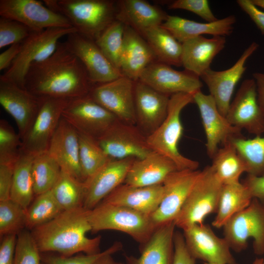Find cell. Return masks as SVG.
Returning <instances> with one entry per match:
<instances>
[{"instance_id": "obj_59", "label": "cell", "mask_w": 264, "mask_h": 264, "mask_svg": "<svg viewBox=\"0 0 264 264\" xmlns=\"http://www.w3.org/2000/svg\"><path fill=\"white\" fill-rule=\"evenodd\" d=\"M263 264H264V261H263Z\"/></svg>"}, {"instance_id": "obj_22", "label": "cell", "mask_w": 264, "mask_h": 264, "mask_svg": "<svg viewBox=\"0 0 264 264\" xmlns=\"http://www.w3.org/2000/svg\"><path fill=\"white\" fill-rule=\"evenodd\" d=\"M133 158L110 159L85 182L86 194L83 207L93 209L107 196L124 183Z\"/></svg>"}, {"instance_id": "obj_17", "label": "cell", "mask_w": 264, "mask_h": 264, "mask_svg": "<svg viewBox=\"0 0 264 264\" xmlns=\"http://www.w3.org/2000/svg\"><path fill=\"white\" fill-rule=\"evenodd\" d=\"M98 144L111 159H142L153 151L144 137L132 125L119 121L96 139Z\"/></svg>"}, {"instance_id": "obj_48", "label": "cell", "mask_w": 264, "mask_h": 264, "mask_svg": "<svg viewBox=\"0 0 264 264\" xmlns=\"http://www.w3.org/2000/svg\"><path fill=\"white\" fill-rule=\"evenodd\" d=\"M174 243L173 264H196V259L190 254L186 247L183 233L175 231Z\"/></svg>"}, {"instance_id": "obj_49", "label": "cell", "mask_w": 264, "mask_h": 264, "mask_svg": "<svg viewBox=\"0 0 264 264\" xmlns=\"http://www.w3.org/2000/svg\"><path fill=\"white\" fill-rule=\"evenodd\" d=\"M14 164L0 163V201L10 199Z\"/></svg>"}, {"instance_id": "obj_27", "label": "cell", "mask_w": 264, "mask_h": 264, "mask_svg": "<svg viewBox=\"0 0 264 264\" xmlns=\"http://www.w3.org/2000/svg\"><path fill=\"white\" fill-rule=\"evenodd\" d=\"M234 15L218 19L212 22H199L176 16L168 15L161 25L180 43L207 34L224 36L233 31L236 22Z\"/></svg>"}, {"instance_id": "obj_10", "label": "cell", "mask_w": 264, "mask_h": 264, "mask_svg": "<svg viewBox=\"0 0 264 264\" xmlns=\"http://www.w3.org/2000/svg\"><path fill=\"white\" fill-rule=\"evenodd\" d=\"M70 100L44 97L31 126L22 138V150L34 156L47 152Z\"/></svg>"}, {"instance_id": "obj_54", "label": "cell", "mask_w": 264, "mask_h": 264, "mask_svg": "<svg viewBox=\"0 0 264 264\" xmlns=\"http://www.w3.org/2000/svg\"><path fill=\"white\" fill-rule=\"evenodd\" d=\"M253 77L256 83L258 102L264 114V72H255Z\"/></svg>"}, {"instance_id": "obj_56", "label": "cell", "mask_w": 264, "mask_h": 264, "mask_svg": "<svg viewBox=\"0 0 264 264\" xmlns=\"http://www.w3.org/2000/svg\"><path fill=\"white\" fill-rule=\"evenodd\" d=\"M252 2L257 7L264 9V0H251Z\"/></svg>"}, {"instance_id": "obj_40", "label": "cell", "mask_w": 264, "mask_h": 264, "mask_svg": "<svg viewBox=\"0 0 264 264\" xmlns=\"http://www.w3.org/2000/svg\"><path fill=\"white\" fill-rule=\"evenodd\" d=\"M63 211L51 190L37 195L26 210V228L32 230L50 221Z\"/></svg>"}, {"instance_id": "obj_33", "label": "cell", "mask_w": 264, "mask_h": 264, "mask_svg": "<svg viewBox=\"0 0 264 264\" xmlns=\"http://www.w3.org/2000/svg\"><path fill=\"white\" fill-rule=\"evenodd\" d=\"M146 41L157 61L169 66H182V43L161 25L151 27L141 35Z\"/></svg>"}, {"instance_id": "obj_29", "label": "cell", "mask_w": 264, "mask_h": 264, "mask_svg": "<svg viewBox=\"0 0 264 264\" xmlns=\"http://www.w3.org/2000/svg\"><path fill=\"white\" fill-rule=\"evenodd\" d=\"M162 197V184L140 187L123 183L102 201L129 207L150 216L158 207Z\"/></svg>"}, {"instance_id": "obj_39", "label": "cell", "mask_w": 264, "mask_h": 264, "mask_svg": "<svg viewBox=\"0 0 264 264\" xmlns=\"http://www.w3.org/2000/svg\"><path fill=\"white\" fill-rule=\"evenodd\" d=\"M231 141L243 159L247 175L264 176V135L249 139L235 138Z\"/></svg>"}, {"instance_id": "obj_30", "label": "cell", "mask_w": 264, "mask_h": 264, "mask_svg": "<svg viewBox=\"0 0 264 264\" xmlns=\"http://www.w3.org/2000/svg\"><path fill=\"white\" fill-rule=\"evenodd\" d=\"M176 227L174 221L157 227L149 240L141 245L140 256L126 255L125 264H173Z\"/></svg>"}, {"instance_id": "obj_47", "label": "cell", "mask_w": 264, "mask_h": 264, "mask_svg": "<svg viewBox=\"0 0 264 264\" xmlns=\"http://www.w3.org/2000/svg\"><path fill=\"white\" fill-rule=\"evenodd\" d=\"M170 9H182L197 15L207 22L218 20L212 11L207 0H176L168 6Z\"/></svg>"}, {"instance_id": "obj_11", "label": "cell", "mask_w": 264, "mask_h": 264, "mask_svg": "<svg viewBox=\"0 0 264 264\" xmlns=\"http://www.w3.org/2000/svg\"><path fill=\"white\" fill-rule=\"evenodd\" d=\"M201 172L191 169L176 170L166 178L162 183L161 201L150 216L156 228L174 221Z\"/></svg>"}, {"instance_id": "obj_35", "label": "cell", "mask_w": 264, "mask_h": 264, "mask_svg": "<svg viewBox=\"0 0 264 264\" xmlns=\"http://www.w3.org/2000/svg\"><path fill=\"white\" fill-rule=\"evenodd\" d=\"M35 156L21 151L13 170L10 199L27 209L35 195L32 166Z\"/></svg>"}, {"instance_id": "obj_5", "label": "cell", "mask_w": 264, "mask_h": 264, "mask_svg": "<svg viewBox=\"0 0 264 264\" xmlns=\"http://www.w3.org/2000/svg\"><path fill=\"white\" fill-rule=\"evenodd\" d=\"M91 232L112 230L131 236L141 245L145 244L157 228L150 216L123 206L102 201L88 210Z\"/></svg>"}, {"instance_id": "obj_50", "label": "cell", "mask_w": 264, "mask_h": 264, "mask_svg": "<svg viewBox=\"0 0 264 264\" xmlns=\"http://www.w3.org/2000/svg\"><path fill=\"white\" fill-rule=\"evenodd\" d=\"M17 235L10 234L2 237L0 245V264H14Z\"/></svg>"}, {"instance_id": "obj_25", "label": "cell", "mask_w": 264, "mask_h": 264, "mask_svg": "<svg viewBox=\"0 0 264 264\" xmlns=\"http://www.w3.org/2000/svg\"><path fill=\"white\" fill-rule=\"evenodd\" d=\"M156 61L154 53L144 38L125 25L120 61V71L123 75L136 82L144 69Z\"/></svg>"}, {"instance_id": "obj_2", "label": "cell", "mask_w": 264, "mask_h": 264, "mask_svg": "<svg viewBox=\"0 0 264 264\" xmlns=\"http://www.w3.org/2000/svg\"><path fill=\"white\" fill-rule=\"evenodd\" d=\"M90 231L88 210L80 207L63 211L31 233L41 253L54 252L71 256L79 253L95 254L101 252V236L89 238L86 235Z\"/></svg>"}, {"instance_id": "obj_57", "label": "cell", "mask_w": 264, "mask_h": 264, "mask_svg": "<svg viewBox=\"0 0 264 264\" xmlns=\"http://www.w3.org/2000/svg\"><path fill=\"white\" fill-rule=\"evenodd\" d=\"M264 259L256 258L253 262L252 264H263Z\"/></svg>"}, {"instance_id": "obj_58", "label": "cell", "mask_w": 264, "mask_h": 264, "mask_svg": "<svg viewBox=\"0 0 264 264\" xmlns=\"http://www.w3.org/2000/svg\"><path fill=\"white\" fill-rule=\"evenodd\" d=\"M204 264H207V263H204ZM235 264H237L236 263Z\"/></svg>"}, {"instance_id": "obj_45", "label": "cell", "mask_w": 264, "mask_h": 264, "mask_svg": "<svg viewBox=\"0 0 264 264\" xmlns=\"http://www.w3.org/2000/svg\"><path fill=\"white\" fill-rule=\"evenodd\" d=\"M41 264V253L31 232L22 230L17 235L14 264Z\"/></svg>"}, {"instance_id": "obj_13", "label": "cell", "mask_w": 264, "mask_h": 264, "mask_svg": "<svg viewBox=\"0 0 264 264\" xmlns=\"http://www.w3.org/2000/svg\"><path fill=\"white\" fill-rule=\"evenodd\" d=\"M135 84L123 75L108 83L93 85L88 95L119 120L132 125L136 122Z\"/></svg>"}, {"instance_id": "obj_18", "label": "cell", "mask_w": 264, "mask_h": 264, "mask_svg": "<svg viewBox=\"0 0 264 264\" xmlns=\"http://www.w3.org/2000/svg\"><path fill=\"white\" fill-rule=\"evenodd\" d=\"M185 242L190 254L196 260L210 264H235L230 247L211 227L204 223L195 224L183 231Z\"/></svg>"}, {"instance_id": "obj_53", "label": "cell", "mask_w": 264, "mask_h": 264, "mask_svg": "<svg viewBox=\"0 0 264 264\" xmlns=\"http://www.w3.org/2000/svg\"><path fill=\"white\" fill-rule=\"evenodd\" d=\"M22 43L12 44L0 54V70H7L19 53Z\"/></svg>"}, {"instance_id": "obj_46", "label": "cell", "mask_w": 264, "mask_h": 264, "mask_svg": "<svg viewBox=\"0 0 264 264\" xmlns=\"http://www.w3.org/2000/svg\"><path fill=\"white\" fill-rule=\"evenodd\" d=\"M33 32L25 25L12 19L0 18V48L22 43Z\"/></svg>"}, {"instance_id": "obj_1", "label": "cell", "mask_w": 264, "mask_h": 264, "mask_svg": "<svg viewBox=\"0 0 264 264\" xmlns=\"http://www.w3.org/2000/svg\"><path fill=\"white\" fill-rule=\"evenodd\" d=\"M93 85L80 60L60 42L49 57L30 66L24 83L38 96L67 100L88 95Z\"/></svg>"}, {"instance_id": "obj_26", "label": "cell", "mask_w": 264, "mask_h": 264, "mask_svg": "<svg viewBox=\"0 0 264 264\" xmlns=\"http://www.w3.org/2000/svg\"><path fill=\"white\" fill-rule=\"evenodd\" d=\"M225 44L224 36L207 38L200 36L183 42L182 66L185 70L200 77L211 68L213 60L223 50Z\"/></svg>"}, {"instance_id": "obj_3", "label": "cell", "mask_w": 264, "mask_h": 264, "mask_svg": "<svg viewBox=\"0 0 264 264\" xmlns=\"http://www.w3.org/2000/svg\"><path fill=\"white\" fill-rule=\"evenodd\" d=\"M44 5L70 22L81 35L95 41L116 20V1L44 0Z\"/></svg>"}, {"instance_id": "obj_37", "label": "cell", "mask_w": 264, "mask_h": 264, "mask_svg": "<svg viewBox=\"0 0 264 264\" xmlns=\"http://www.w3.org/2000/svg\"><path fill=\"white\" fill-rule=\"evenodd\" d=\"M78 136L80 165L82 177L85 181L111 158L95 138L79 132Z\"/></svg>"}, {"instance_id": "obj_31", "label": "cell", "mask_w": 264, "mask_h": 264, "mask_svg": "<svg viewBox=\"0 0 264 264\" xmlns=\"http://www.w3.org/2000/svg\"><path fill=\"white\" fill-rule=\"evenodd\" d=\"M168 15L144 0L116 1V20L141 35L148 29L161 25Z\"/></svg>"}, {"instance_id": "obj_19", "label": "cell", "mask_w": 264, "mask_h": 264, "mask_svg": "<svg viewBox=\"0 0 264 264\" xmlns=\"http://www.w3.org/2000/svg\"><path fill=\"white\" fill-rule=\"evenodd\" d=\"M44 99L0 76V103L15 120L21 139L31 126Z\"/></svg>"}, {"instance_id": "obj_6", "label": "cell", "mask_w": 264, "mask_h": 264, "mask_svg": "<svg viewBox=\"0 0 264 264\" xmlns=\"http://www.w3.org/2000/svg\"><path fill=\"white\" fill-rule=\"evenodd\" d=\"M222 186L211 166H206L174 221L176 227L183 231L202 224L206 216L216 213Z\"/></svg>"}, {"instance_id": "obj_4", "label": "cell", "mask_w": 264, "mask_h": 264, "mask_svg": "<svg viewBox=\"0 0 264 264\" xmlns=\"http://www.w3.org/2000/svg\"><path fill=\"white\" fill-rule=\"evenodd\" d=\"M192 103H194L192 94L179 93L171 95L166 117L146 137L151 150L172 160L178 170H198L199 166L198 162L184 156L178 149L183 132L180 114L184 108Z\"/></svg>"}, {"instance_id": "obj_20", "label": "cell", "mask_w": 264, "mask_h": 264, "mask_svg": "<svg viewBox=\"0 0 264 264\" xmlns=\"http://www.w3.org/2000/svg\"><path fill=\"white\" fill-rule=\"evenodd\" d=\"M139 81L170 96L179 93L193 94L202 87L198 76L186 70H176L157 61L144 69Z\"/></svg>"}, {"instance_id": "obj_15", "label": "cell", "mask_w": 264, "mask_h": 264, "mask_svg": "<svg viewBox=\"0 0 264 264\" xmlns=\"http://www.w3.org/2000/svg\"><path fill=\"white\" fill-rule=\"evenodd\" d=\"M229 123L242 131L256 136L264 134V114L259 105L255 80H244L225 116Z\"/></svg>"}, {"instance_id": "obj_24", "label": "cell", "mask_w": 264, "mask_h": 264, "mask_svg": "<svg viewBox=\"0 0 264 264\" xmlns=\"http://www.w3.org/2000/svg\"><path fill=\"white\" fill-rule=\"evenodd\" d=\"M170 96L162 93L144 83L135 82L134 102L136 122L149 134L166 117Z\"/></svg>"}, {"instance_id": "obj_42", "label": "cell", "mask_w": 264, "mask_h": 264, "mask_svg": "<svg viewBox=\"0 0 264 264\" xmlns=\"http://www.w3.org/2000/svg\"><path fill=\"white\" fill-rule=\"evenodd\" d=\"M26 209L11 199L0 201V234L18 235L26 227Z\"/></svg>"}, {"instance_id": "obj_41", "label": "cell", "mask_w": 264, "mask_h": 264, "mask_svg": "<svg viewBox=\"0 0 264 264\" xmlns=\"http://www.w3.org/2000/svg\"><path fill=\"white\" fill-rule=\"evenodd\" d=\"M125 26L115 20L95 41L109 61L120 70Z\"/></svg>"}, {"instance_id": "obj_36", "label": "cell", "mask_w": 264, "mask_h": 264, "mask_svg": "<svg viewBox=\"0 0 264 264\" xmlns=\"http://www.w3.org/2000/svg\"><path fill=\"white\" fill-rule=\"evenodd\" d=\"M51 191L64 211L83 207L86 194L85 182L62 170Z\"/></svg>"}, {"instance_id": "obj_9", "label": "cell", "mask_w": 264, "mask_h": 264, "mask_svg": "<svg viewBox=\"0 0 264 264\" xmlns=\"http://www.w3.org/2000/svg\"><path fill=\"white\" fill-rule=\"evenodd\" d=\"M62 116L78 132L96 140L119 120L88 94L70 100Z\"/></svg>"}, {"instance_id": "obj_44", "label": "cell", "mask_w": 264, "mask_h": 264, "mask_svg": "<svg viewBox=\"0 0 264 264\" xmlns=\"http://www.w3.org/2000/svg\"><path fill=\"white\" fill-rule=\"evenodd\" d=\"M123 248L120 242H115L106 250L95 254H81L64 256L51 253H41L42 262L44 264H94L102 256L109 252L117 253Z\"/></svg>"}, {"instance_id": "obj_12", "label": "cell", "mask_w": 264, "mask_h": 264, "mask_svg": "<svg viewBox=\"0 0 264 264\" xmlns=\"http://www.w3.org/2000/svg\"><path fill=\"white\" fill-rule=\"evenodd\" d=\"M0 16L17 21L34 32L73 27L64 16L36 0H0Z\"/></svg>"}, {"instance_id": "obj_28", "label": "cell", "mask_w": 264, "mask_h": 264, "mask_svg": "<svg viewBox=\"0 0 264 264\" xmlns=\"http://www.w3.org/2000/svg\"><path fill=\"white\" fill-rule=\"evenodd\" d=\"M176 170L172 160L153 151L143 158L134 159L124 183L140 187L162 184L170 174Z\"/></svg>"}, {"instance_id": "obj_43", "label": "cell", "mask_w": 264, "mask_h": 264, "mask_svg": "<svg viewBox=\"0 0 264 264\" xmlns=\"http://www.w3.org/2000/svg\"><path fill=\"white\" fill-rule=\"evenodd\" d=\"M22 151V140L8 123L0 122V163L15 164Z\"/></svg>"}, {"instance_id": "obj_8", "label": "cell", "mask_w": 264, "mask_h": 264, "mask_svg": "<svg viewBox=\"0 0 264 264\" xmlns=\"http://www.w3.org/2000/svg\"><path fill=\"white\" fill-rule=\"evenodd\" d=\"M222 228L224 238L231 249L242 251L252 238L254 253L264 254V203L253 198L248 207L231 218Z\"/></svg>"}, {"instance_id": "obj_14", "label": "cell", "mask_w": 264, "mask_h": 264, "mask_svg": "<svg viewBox=\"0 0 264 264\" xmlns=\"http://www.w3.org/2000/svg\"><path fill=\"white\" fill-rule=\"evenodd\" d=\"M193 98L200 114L206 136V153L211 159L218 150L220 144L243 137L242 130L232 126L220 112L211 95L199 90L193 94Z\"/></svg>"}, {"instance_id": "obj_32", "label": "cell", "mask_w": 264, "mask_h": 264, "mask_svg": "<svg viewBox=\"0 0 264 264\" xmlns=\"http://www.w3.org/2000/svg\"><path fill=\"white\" fill-rule=\"evenodd\" d=\"M252 199L249 190L242 182L222 185L212 225L217 228L223 227L231 218L248 207Z\"/></svg>"}, {"instance_id": "obj_55", "label": "cell", "mask_w": 264, "mask_h": 264, "mask_svg": "<svg viewBox=\"0 0 264 264\" xmlns=\"http://www.w3.org/2000/svg\"><path fill=\"white\" fill-rule=\"evenodd\" d=\"M115 252H111L106 254L100 258L94 264H125L115 261L112 257Z\"/></svg>"}, {"instance_id": "obj_51", "label": "cell", "mask_w": 264, "mask_h": 264, "mask_svg": "<svg viewBox=\"0 0 264 264\" xmlns=\"http://www.w3.org/2000/svg\"><path fill=\"white\" fill-rule=\"evenodd\" d=\"M237 3L264 35V11L259 9L251 0H238Z\"/></svg>"}, {"instance_id": "obj_23", "label": "cell", "mask_w": 264, "mask_h": 264, "mask_svg": "<svg viewBox=\"0 0 264 264\" xmlns=\"http://www.w3.org/2000/svg\"><path fill=\"white\" fill-rule=\"evenodd\" d=\"M47 153L62 171L84 181L79 162L78 132L63 116L51 140Z\"/></svg>"}, {"instance_id": "obj_52", "label": "cell", "mask_w": 264, "mask_h": 264, "mask_svg": "<svg viewBox=\"0 0 264 264\" xmlns=\"http://www.w3.org/2000/svg\"><path fill=\"white\" fill-rule=\"evenodd\" d=\"M242 183L248 188L253 198L264 203V176L248 175Z\"/></svg>"}, {"instance_id": "obj_60", "label": "cell", "mask_w": 264, "mask_h": 264, "mask_svg": "<svg viewBox=\"0 0 264 264\" xmlns=\"http://www.w3.org/2000/svg\"><path fill=\"white\" fill-rule=\"evenodd\" d=\"M44 264V263H43L42 262V264Z\"/></svg>"}, {"instance_id": "obj_34", "label": "cell", "mask_w": 264, "mask_h": 264, "mask_svg": "<svg viewBox=\"0 0 264 264\" xmlns=\"http://www.w3.org/2000/svg\"><path fill=\"white\" fill-rule=\"evenodd\" d=\"M212 159L211 166L222 185L240 182L241 176L246 173V164L231 141L219 148Z\"/></svg>"}, {"instance_id": "obj_38", "label": "cell", "mask_w": 264, "mask_h": 264, "mask_svg": "<svg viewBox=\"0 0 264 264\" xmlns=\"http://www.w3.org/2000/svg\"><path fill=\"white\" fill-rule=\"evenodd\" d=\"M61 172L59 165L47 152L35 156L32 166L35 196L50 191Z\"/></svg>"}, {"instance_id": "obj_21", "label": "cell", "mask_w": 264, "mask_h": 264, "mask_svg": "<svg viewBox=\"0 0 264 264\" xmlns=\"http://www.w3.org/2000/svg\"><path fill=\"white\" fill-rule=\"evenodd\" d=\"M258 47L257 43L252 42L230 68L221 71L210 68L200 77L207 86L209 94L215 101L219 110L224 116L231 102L235 88L246 69L245 64Z\"/></svg>"}, {"instance_id": "obj_16", "label": "cell", "mask_w": 264, "mask_h": 264, "mask_svg": "<svg viewBox=\"0 0 264 264\" xmlns=\"http://www.w3.org/2000/svg\"><path fill=\"white\" fill-rule=\"evenodd\" d=\"M67 36L64 43L66 48L81 62L93 85L113 81L123 76L97 46L95 41L77 32Z\"/></svg>"}, {"instance_id": "obj_7", "label": "cell", "mask_w": 264, "mask_h": 264, "mask_svg": "<svg viewBox=\"0 0 264 264\" xmlns=\"http://www.w3.org/2000/svg\"><path fill=\"white\" fill-rule=\"evenodd\" d=\"M75 32L77 31L74 27L51 28L33 32L22 43L19 53L1 76L24 88V78L30 66L49 57L56 50L61 38Z\"/></svg>"}]
</instances>
